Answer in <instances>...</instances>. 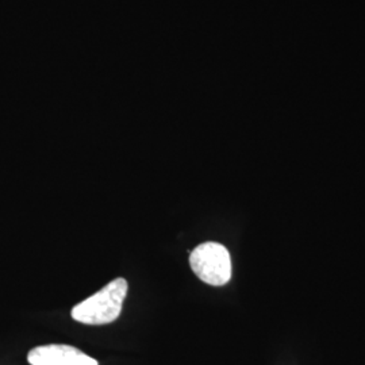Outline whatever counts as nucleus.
Listing matches in <instances>:
<instances>
[{
    "mask_svg": "<svg viewBox=\"0 0 365 365\" xmlns=\"http://www.w3.org/2000/svg\"><path fill=\"white\" fill-rule=\"evenodd\" d=\"M128 295V282L122 277L110 282L106 287L72 309V318L84 325H107L117 321Z\"/></svg>",
    "mask_w": 365,
    "mask_h": 365,
    "instance_id": "obj_1",
    "label": "nucleus"
},
{
    "mask_svg": "<svg viewBox=\"0 0 365 365\" xmlns=\"http://www.w3.org/2000/svg\"><path fill=\"white\" fill-rule=\"evenodd\" d=\"M190 265L196 276L210 286H225L232 277L229 250L218 242H205L190 256Z\"/></svg>",
    "mask_w": 365,
    "mask_h": 365,
    "instance_id": "obj_2",
    "label": "nucleus"
},
{
    "mask_svg": "<svg viewBox=\"0 0 365 365\" xmlns=\"http://www.w3.org/2000/svg\"><path fill=\"white\" fill-rule=\"evenodd\" d=\"M31 365H98L91 356L71 345L52 344L31 349L27 354Z\"/></svg>",
    "mask_w": 365,
    "mask_h": 365,
    "instance_id": "obj_3",
    "label": "nucleus"
}]
</instances>
